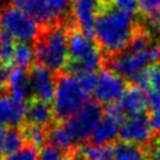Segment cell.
Here are the masks:
<instances>
[{"instance_id":"8d00e7d4","label":"cell","mask_w":160,"mask_h":160,"mask_svg":"<svg viewBox=\"0 0 160 160\" xmlns=\"http://www.w3.org/2000/svg\"><path fill=\"white\" fill-rule=\"evenodd\" d=\"M0 89H1V88H0Z\"/></svg>"},{"instance_id":"2e32d148","label":"cell","mask_w":160,"mask_h":160,"mask_svg":"<svg viewBox=\"0 0 160 160\" xmlns=\"http://www.w3.org/2000/svg\"><path fill=\"white\" fill-rule=\"evenodd\" d=\"M52 116H54V110L48 102L34 100L28 105L26 119L31 125H38L44 128L51 122Z\"/></svg>"},{"instance_id":"d4e9b609","label":"cell","mask_w":160,"mask_h":160,"mask_svg":"<svg viewBox=\"0 0 160 160\" xmlns=\"http://www.w3.org/2000/svg\"><path fill=\"white\" fill-rule=\"evenodd\" d=\"M25 141L29 142V145L36 148V146H41L46 139H48V132L44 128L38 126V125H26L25 129L22 130Z\"/></svg>"},{"instance_id":"7a4b0ae2","label":"cell","mask_w":160,"mask_h":160,"mask_svg":"<svg viewBox=\"0 0 160 160\" xmlns=\"http://www.w3.org/2000/svg\"><path fill=\"white\" fill-rule=\"evenodd\" d=\"M136 31L134 15L112 6H104L94 26L96 41L110 58L125 50Z\"/></svg>"},{"instance_id":"3957f363","label":"cell","mask_w":160,"mask_h":160,"mask_svg":"<svg viewBox=\"0 0 160 160\" xmlns=\"http://www.w3.org/2000/svg\"><path fill=\"white\" fill-rule=\"evenodd\" d=\"M35 59L50 71H60L69 60V32L61 24L49 25L39 32L35 45Z\"/></svg>"},{"instance_id":"cb8c5ba5","label":"cell","mask_w":160,"mask_h":160,"mask_svg":"<svg viewBox=\"0 0 160 160\" xmlns=\"http://www.w3.org/2000/svg\"><path fill=\"white\" fill-rule=\"evenodd\" d=\"M15 46L16 45L14 42V39L0 30V64L9 66L12 62Z\"/></svg>"},{"instance_id":"52a82bcc","label":"cell","mask_w":160,"mask_h":160,"mask_svg":"<svg viewBox=\"0 0 160 160\" xmlns=\"http://www.w3.org/2000/svg\"><path fill=\"white\" fill-rule=\"evenodd\" d=\"M0 30L24 44L39 35L38 22L20 8L14 6H6L0 11Z\"/></svg>"},{"instance_id":"8992f818","label":"cell","mask_w":160,"mask_h":160,"mask_svg":"<svg viewBox=\"0 0 160 160\" xmlns=\"http://www.w3.org/2000/svg\"><path fill=\"white\" fill-rule=\"evenodd\" d=\"M102 119V109L96 101H88L75 115L61 125L68 132L72 146L92 136L94 130Z\"/></svg>"},{"instance_id":"f1b7e54d","label":"cell","mask_w":160,"mask_h":160,"mask_svg":"<svg viewBox=\"0 0 160 160\" xmlns=\"http://www.w3.org/2000/svg\"><path fill=\"white\" fill-rule=\"evenodd\" d=\"M139 10L151 18L160 12V0H139Z\"/></svg>"},{"instance_id":"9c48e42d","label":"cell","mask_w":160,"mask_h":160,"mask_svg":"<svg viewBox=\"0 0 160 160\" xmlns=\"http://www.w3.org/2000/svg\"><path fill=\"white\" fill-rule=\"evenodd\" d=\"M152 131L150 118H148L145 114H136L125 116L121 120L118 136L121 139V141L141 145L150 141Z\"/></svg>"},{"instance_id":"4316f807","label":"cell","mask_w":160,"mask_h":160,"mask_svg":"<svg viewBox=\"0 0 160 160\" xmlns=\"http://www.w3.org/2000/svg\"><path fill=\"white\" fill-rule=\"evenodd\" d=\"M106 1L110 2V6L132 15L139 10V0H106Z\"/></svg>"},{"instance_id":"4fadbf2b","label":"cell","mask_w":160,"mask_h":160,"mask_svg":"<svg viewBox=\"0 0 160 160\" xmlns=\"http://www.w3.org/2000/svg\"><path fill=\"white\" fill-rule=\"evenodd\" d=\"M26 109L25 101H20L11 95H0V128L20 125L26 118Z\"/></svg>"},{"instance_id":"7c38bea8","label":"cell","mask_w":160,"mask_h":160,"mask_svg":"<svg viewBox=\"0 0 160 160\" xmlns=\"http://www.w3.org/2000/svg\"><path fill=\"white\" fill-rule=\"evenodd\" d=\"M114 110L124 119L129 115H136V114H144L145 109L149 108L148 105V98L145 90H142L139 86L130 88L125 90L120 100L111 105Z\"/></svg>"},{"instance_id":"83f0119b","label":"cell","mask_w":160,"mask_h":160,"mask_svg":"<svg viewBox=\"0 0 160 160\" xmlns=\"http://www.w3.org/2000/svg\"><path fill=\"white\" fill-rule=\"evenodd\" d=\"M5 160H38V152L34 146L26 145L22 149H20L19 151H16L11 155H8V158Z\"/></svg>"},{"instance_id":"8fae6325","label":"cell","mask_w":160,"mask_h":160,"mask_svg":"<svg viewBox=\"0 0 160 160\" xmlns=\"http://www.w3.org/2000/svg\"><path fill=\"white\" fill-rule=\"evenodd\" d=\"M29 78L31 92L35 96V100L49 102L54 99L56 81L52 76V71L41 65H36L31 69Z\"/></svg>"},{"instance_id":"f546056e","label":"cell","mask_w":160,"mask_h":160,"mask_svg":"<svg viewBox=\"0 0 160 160\" xmlns=\"http://www.w3.org/2000/svg\"><path fill=\"white\" fill-rule=\"evenodd\" d=\"M150 122H151L152 130L160 132V109L152 111V114L150 116Z\"/></svg>"},{"instance_id":"d590c367","label":"cell","mask_w":160,"mask_h":160,"mask_svg":"<svg viewBox=\"0 0 160 160\" xmlns=\"http://www.w3.org/2000/svg\"><path fill=\"white\" fill-rule=\"evenodd\" d=\"M5 1H6V2H15V1H16V2H18V1H19V0H5Z\"/></svg>"},{"instance_id":"6da1fadb","label":"cell","mask_w":160,"mask_h":160,"mask_svg":"<svg viewBox=\"0 0 160 160\" xmlns=\"http://www.w3.org/2000/svg\"><path fill=\"white\" fill-rule=\"evenodd\" d=\"M160 59V44L154 41L150 35L138 30L129 46L121 52L110 58V68L115 74L130 81H138L141 74L156 64Z\"/></svg>"},{"instance_id":"5bb4252c","label":"cell","mask_w":160,"mask_h":160,"mask_svg":"<svg viewBox=\"0 0 160 160\" xmlns=\"http://www.w3.org/2000/svg\"><path fill=\"white\" fill-rule=\"evenodd\" d=\"M121 120L122 118L112 109V106H109L106 114L102 116L99 125L92 132V136H91L92 144L108 145L109 141H111L115 136H118Z\"/></svg>"},{"instance_id":"ffe728a7","label":"cell","mask_w":160,"mask_h":160,"mask_svg":"<svg viewBox=\"0 0 160 160\" xmlns=\"http://www.w3.org/2000/svg\"><path fill=\"white\" fill-rule=\"evenodd\" d=\"M112 159L114 160H144V150L135 144L120 141L112 146Z\"/></svg>"},{"instance_id":"4dcf8cb0","label":"cell","mask_w":160,"mask_h":160,"mask_svg":"<svg viewBox=\"0 0 160 160\" xmlns=\"http://www.w3.org/2000/svg\"><path fill=\"white\" fill-rule=\"evenodd\" d=\"M10 74V69L8 65L0 64V88L8 82V78Z\"/></svg>"},{"instance_id":"1f68e13d","label":"cell","mask_w":160,"mask_h":160,"mask_svg":"<svg viewBox=\"0 0 160 160\" xmlns=\"http://www.w3.org/2000/svg\"><path fill=\"white\" fill-rule=\"evenodd\" d=\"M150 150H149V156H156L160 158V139H158L154 144H150Z\"/></svg>"},{"instance_id":"ba28073f","label":"cell","mask_w":160,"mask_h":160,"mask_svg":"<svg viewBox=\"0 0 160 160\" xmlns=\"http://www.w3.org/2000/svg\"><path fill=\"white\" fill-rule=\"evenodd\" d=\"M95 99L104 104H115L125 92V81L121 76L111 70H101L96 72V80L91 91Z\"/></svg>"},{"instance_id":"277c9868","label":"cell","mask_w":160,"mask_h":160,"mask_svg":"<svg viewBox=\"0 0 160 160\" xmlns=\"http://www.w3.org/2000/svg\"><path fill=\"white\" fill-rule=\"evenodd\" d=\"M102 62V55L92 36L74 30L69 34V60L66 68L76 74L95 72Z\"/></svg>"},{"instance_id":"7402d4cb","label":"cell","mask_w":160,"mask_h":160,"mask_svg":"<svg viewBox=\"0 0 160 160\" xmlns=\"http://www.w3.org/2000/svg\"><path fill=\"white\" fill-rule=\"evenodd\" d=\"M71 5L72 0H46V6L51 22L62 20L68 15Z\"/></svg>"},{"instance_id":"ac0fdd59","label":"cell","mask_w":160,"mask_h":160,"mask_svg":"<svg viewBox=\"0 0 160 160\" xmlns=\"http://www.w3.org/2000/svg\"><path fill=\"white\" fill-rule=\"evenodd\" d=\"M76 154L81 160H110L112 158V146L85 144L79 148Z\"/></svg>"},{"instance_id":"e0dca14e","label":"cell","mask_w":160,"mask_h":160,"mask_svg":"<svg viewBox=\"0 0 160 160\" xmlns=\"http://www.w3.org/2000/svg\"><path fill=\"white\" fill-rule=\"evenodd\" d=\"M18 8L31 16L36 22L50 24V15L46 6V0H19Z\"/></svg>"},{"instance_id":"603a6c76","label":"cell","mask_w":160,"mask_h":160,"mask_svg":"<svg viewBox=\"0 0 160 160\" xmlns=\"http://www.w3.org/2000/svg\"><path fill=\"white\" fill-rule=\"evenodd\" d=\"M25 141L24 134L22 131L18 130V129H9L6 130L5 134V144H4V151L8 155H11L16 151H19L20 149H22V144Z\"/></svg>"},{"instance_id":"484cf974","label":"cell","mask_w":160,"mask_h":160,"mask_svg":"<svg viewBox=\"0 0 160 160\" xmlns=\"http://www.w3.org/2000/svg\"><path fill=\"white\" fill-rule=\"evenodd\" d=\"M38 160H66L62 149L55 145H45L38 154Z\"/></svg>"},{"instance_id":"d6a6232c","label":"cell","mask_w":160,"mask_h":160,"mask_svg":"<svg viewBox=\"0 0 160 160\" xmlns=\"http://www.w3.org/2000/svg\"><path fill=\"white\" fill-rule=\"evenodd\" d=\"M5 134H6V130L4 128H0V158L2 156V154L5 152L4 151V144H5Z\"/></svg>"},{"instance_id":"9a60e30c","label":"cell","mask_w":160,"mask_h":160,"mask_svg":"<svg viewBox=\"0 0 160 160\" xmlns=\"http://www.w3.org/2000/svg\"><path fill=\"white\" fill-rule=\"evenodd\" d=\"M6 85L10 95L20 101H25L31 94L30 78L25 69L14 68L12 70H10Z\"/></svg>"},{"instance_id":"5b68a950","label":"cell","mask_w":160,"mask_h":160,"mask_svg":"<svg viewBox=\"0 0 160 160\" xmlns=\"http://www.w3.org/2000/svg\"><path fill=\"white\" fill-rule=\"evenodd\" d=\"M88 95L76 75H60L52 99L54 115L60 120H68L88 102Z\"/></svg>"},{"instance_id":"e575fe53","label":"cell","mask_w":160,"mask_h":160,"mask_svg":"<svg viewBox=\"0 0 160 160\" xmlns=\"http://www.w3.org/2000/svg\"><path fill=\"white\" fill-rule=\"evenodd\" d=\"M149 160H160V158H156V156H149Z\"/></svg>"},{"instance_id":"d6986e66","label":"cell","mask_w":160,"mask_h":160,"mask_svg":"<svg viewBox=\"0 0 160 160\" xmlns=\"http://www.w3.org/2000/svg\"><path fill=\"white\" fill-rule=\"evenodd\" d=\"M138 86L145 91L160 95V64L148 68L136 81Z\"/></svg>"},{"instance_id":"44dd1931","label":"cell","mask_w":160,"mask_h":160,"mask_svg":"<svg viewBox=\"0 0 160 160\" xmlns=\"http://www.w3.org/2000/svg\"><path fill=\"white\" fill-rule=\"evenodd\" d=\"M34 58H35V50H32V48L29 44L20 42L15 46L12 62L16 64V68H21V69L29 68L32 64Z\"/></svg>"},{"instance_id":"836d02e7","label":"cell","mask_w":160,"mask_h":160,"mask_svg":"<svg viewBox=\"0 0 160 160\" xmlns=\"http://www.w3.org/2000/svg\"><path fill=\"white\" fill-rule=\"evenodd\" d=\"M149 19L151 21V25L160 31V12L156 14V15H154V16H151V18H149Z\"/></svg>"},{"instance_id":"30bf717a","label":"cell","mask_w":160,"mask_h":160,"mask_svg":"<svg viewBox=\"0 0 160 160\" xmlns=\"http://www.w3.org/2000/svg\"><path fill=\"white\" fill-rule=\"evenodd\" d=\"M105 0H72L71 10L74 19L79 25V30L92 36L94 26L104 9Z\"/></svg>"}]
</instances>
